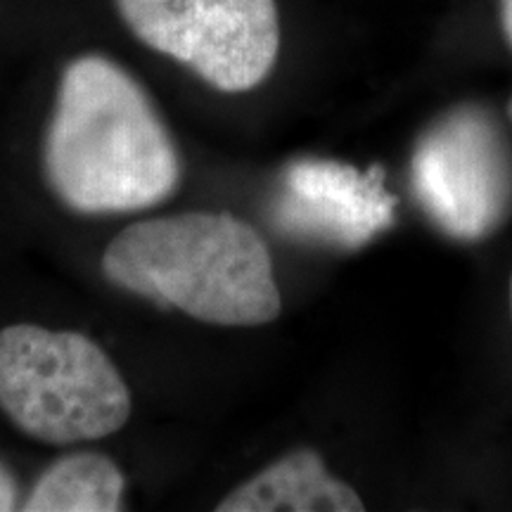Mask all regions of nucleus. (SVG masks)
Instances as JSON below:
<instances>
[{
  "label": "nucleus",
  "instance_id": "5",
  "mask_svg": "<svg viewBox=\"0 0 512 512\" xmlns=\"http://www.w3.org/2000/svg\"><path fill=\"white\" fill-rule=\"evenodd\" d=\"M413 192L446 235L482 240L512 209V157L501 128L479 107H460L415 145Z\"/></svg>",
  "mask_w": 512,
  "mask_h": 512
},
{
  "label": "nucleus",
  "instance_id": "9",
  "mask_svg": "<svg viewBox=\"0 0 512 512\" xmlns=\"http://www.w3.org/2000/svg\"><path fill=\"white\" fill-rule=\"evenodd\" d=\"M19 508V496H17V482L12 477V472L0 463V512L17 510Z\"/></svg>",
  "mask_w": 512,
  "mask_h": 512
},
{
  "label": "nucleus",
  "instance_id": "1",
  "mask_svg": "<svg viewBox=\"0 0 512 512\" xmlns=\"http://www.w3.org/2000/svg\"><path fill=\"white\" fill-rule=\"evenodd\" d=\"M43 164L60 202L86 216L157 207L181 181L176 145L150 95L102 55L64 67Z\"/></svg>",
  "mask_w": 512,
  "mask_h": 512
},
{
  "label": "nucleus",
  "instance_id": "12",
  "mask_svg": "<svg viewBox=\"0 0 512 512\" xmlns=\"http://www.w3.org/2000/svg\"><path fill=\"white\" fill-rule=\"evenodd\" d=\"M510 306H512V278H510Z\"/></svg>",
  "mask_w": 512,
  "mask_h": 512
},
{
  "label": "nucleus",
  "instance_id": "4",
  "mask_svg": "<svg viewBox=\"0 0 512 512\" xmlns=\"http://www.w3.org/2000/svg\"><path fill=\"white\" fill-rule=\"evenodd\" d=\"M131 34L223 93L271 76L280 53L275 0H114Z\"/></svg>",
  "mask_w": 512,
  "mask_h": 512
},
{
  "label": "nucleus",
  "instance_id": "3",
  "mask_svg": "<svg viewBox=\"0 0 512 512\" xmlns=\"http://www.w3.org/2000/svg\"><path fill=\"white\" fill-rule=\"evenodd\" d=\"M0 408L29 437L67 446L119 432L131 394L91 337L10 325L0 330Z\"/></svg>",
  "mask_w": 512,
  "mask_h": 512
},
{
  "label": "nucleus",
  "instance_id": "6",
  "mask_svg": "<svg viewBox=\"0 0 512 512\" xmlns=\"http://www.w3.org/2000/svg\"><path fill=\"white\" fill-rule=\"evenodd\" d=\"M396 200L382 169L335 159H297L280 176L271 221L287 238L358 249L394 223Z\"/></svg>",
  "mask_w": 512,
  "mask_h": 512
},
{
  "label": "nucleus",
  "instance_id": "11",
  "mask_svg": "<svg viewBox=\"0 0 512 512\" xmlns=\"http://www.w3.org/2000/svg\"><path fill=\"white\" fill-rule=\"evenodd\" d=\"M508 114H510V121H512V100H510V105H508Z\"/></svg>",
  "mask_w": 512,
  "mask_h": 512
},
{
  "label": "nucleus",
  "instance_id": "10",
  "mask_svg": "<svg viewBox=\"0 0 512 512\" xmlns=\"http://www.w3.org/2000/svg\"><path fill=\"white\" fill-rule=\"evenodd\" d=\"M501 24H503V34L508 38L512 48V0H501Z\"/></svg>",
  "mask_w": 512,
  "mask_h": 512
},
{
  "label": "nucleus",
  "instance_id": "7",
  "mask_svg": "<svg viewBox=\"0 0 512 512\" xmlns=\"http://www.w3.org/2000/svg\"><path fill=\"white\" fill-rule=\"evenodd\" d=\"M219 512H358L361 496L311 448L287 453L216 505Z\"/></svg>",
  "mask_w": 512,
  "mask_h": 512
},
{
  "label": "nucleus",
  "instance_id": "2",
  "mask_svg": "<svg viewBox=\"0 0 512 512\" xmlns=\"http://www.w3.org/2000/svg\"><path fill=\"white\" fill-rule=\"evenodd\" d=\"M102 273L119 290L223 328H259L283 311L268 245L233 214L131 223L107 245Z\"/></svg>",
  "mask_w": 512,
  "mask_h": 512
},
{
  "label": "nucleus",
  "instance_id": "8",
  "mask_svg": "<svg viewBox=\"0 0 512 512\" xmlns=\"http://www.w3.org/2000/svg\"><path fill=\"white\" fill-rule=\"evenodd\" d=\"M126 479L102 453H72L48 467L19 508L27 512H117Z\"/></svg>",
  "mask_w": 512,
  "mask_h": 512
}]
</instances>
